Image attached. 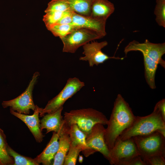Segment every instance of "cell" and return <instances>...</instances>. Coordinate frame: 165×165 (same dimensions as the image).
I'll return each mask as SVG.
<instances>
[{"label": "cell", "instance_id": "cell-19", "mask_svg": "<svg viewBox=\"0 0 165 165\" xmlns=\"http://www.w3.org/2000/svg\"><path fill=\"white\" fill-rule=\"evenodd\" d=\"M65 0L76 13L83 16H90L92 0Z\"/></svg>", "mask_w": 165, "mask_h": 165}, {"label": "cell", "instance_id": "cell-21", "mask_svg": "<svg viewBox=\"0 0 165 165\" xmlns=\"http://www.w3.org/2000/svg\"><path fill=\"white\" fill-rule=\"evenodd\" d=\"M8 154L13 158V165H39L34 159L22 155L18 153L8 145L7 148Z\"/></svg>", "mask_w": 165, "mask_h": 165}, {"label": "cell", "instance_id": "cell-9", "mask_svg": "<svg viewBox=\"0 0 165 165\" xmlns=\"http://www.w3.org/2000/svg\"><path fill=\"white\" fill-rule=\"evenodd\" d=\"M131 51H139L148 57L165 68V61L162 59L165 53V43H154L146 39L143 43L136 40L130 42L125 47L124 52L126 55Z\"/></svg>", "mask_w": 165, "mask_h": 165}, {"label": "cell", "instance_id": "cell-18", "mask_svg": "<svg viewBox=\"0 0 165 165\" xmlns=\"http://www.w3.org/2000/svg\"><path fill=\"white\" fill-rule=\"evenodd\" d=\"M68 132L70 145L82 146L84 149L82 152L85 156L87 157L96 152L87 145L86 141V135L79 129L76 124H72L70 126Z\"/></svg>", "mask_w": 165, "mask_h": 165}, {"label": "cell", "instance_id": "cell-16", "mask_svg": "<svg viewBox=\"0 0 165 165\" xmlns=\"http://www.w3.org/2000/svg\"><path fill=\"white\" fill-rule=\"evenodd\" d=\"M58 133L53 132L50 141L43 151L34 158L39 164L50 165L54 160L59 147Z\"/></svg>", "mask_w": 165, "mask_h": 165}, {"label": "cell", "instance_id": "cell-28", "mask_svg": "<svg viewBox=\"0 0 165 165\" xmlns=\"http://www.w3.org/2000/svg\"><path fill=\"white\" fill-rule=\"evenodd\" d=\"M74 13V12L72 10L63 12L61 18L55 25L71 24L72 21L73 16Z\"/></svg>", "mask_w": 165, "mask_h": 165}, {"label": "cell", "instance_id": "cell-23", "mask_svg": "<svg viewBox=\"0 0 165 165\" xmlns=\"http://www.w3.org/2000/svg\"><path fill=\"white\" fill-rule=\"evenodd\" d=\"M154 10L156 21L158 24L165 28V0H156Z\"/></svg>", "mask_w": 165, "mask_h": 165}, {"label": "cell", "instance_id": "cell-25", "mask_svg": "<svg viewBox=\"0 0 165 165\" xmlns=\"http://www.w3.org/2000/svg\"><path fill=\"white\" fill-rule=\"evenodd\" d=\"M70 10L72 9L65 0H52L48 3L45 12L52 11L64 12Z\"/></svg>", "mask_w": 165, "mask_h": 165}, {"label": "cell", "instance_id": "cell-22", "mask_svg": "<svg viewBox=\"0 0 165 165\" xmlns=\"http://www.w3.org/2000/svg\"><path fill=\"white\" fill-rule=\"evenodd\" d=\"M84 150V148L81 145H70L68 152L65 157L63 165H75L79 153L83 152Z\"/></svg>", "mask_w": 165, "mask_h": 165}, {"label": "cell", "instance_id": "cell-10", "mask_svg": "<svg viewBox=\"0 0 165 165\" xmlns=\"http://www.w3.org/2000/svg\"><path fill=\"white\" fill-rule=\"evenodd\" d=\"M108 44L106 41L101 42H92L86 44L83 46L84 51L82 53L85 56L80 57L79 60L88 61L90 66L93 67L94 65L97 66L102 64L109 59H123L118 57H109L102 52L101 49Z\"/></svg>", "mask_w": 165, "mask_h": 165}, {"label": "cell", "instance_id": "cell-17", "mask_svg": "<svg viewBox=\"0 0 165 165\" xmlns=\"http://www.w3.org/2000/svg\"><path fill=\"white\" fill-rule=\"evenodd\" d=\"M69 127L65 124L64 128L59 134L58 148L54 156L53 165H62L64 164L70 143L68 132Z\"/></svg>", "mask_w": 165, "mask_h": 165}, {"label": "cell", "instance_id": "cell-7", "mask_svg": "<svg viewBox=\"0 0 165 165\" xmlns=\"http://www.w3.org/2000/svg\"><path fill=\"white\" fill-rule=\"evenodd\" d=\"M102 38V36L94 31L79 28L74 29L60 39L63 44V52L74 53L80 46L90 41Z\"/></svg>", "mask_w": 165, "mask_h": 165}, {"label": "cell", "instance_id": "cell-2", "mask_svg": "<svg viewBox=\"0 0 165 165\" xmlns=\"http://www.w3.org/2000/svg\"><path fill=\"white\" fill-rule=\"evenodd\" d=\"M156 131L165 137V121L159 112L153 110L148 115L136 116L131 124L122 133L117 140H123Z\"/></svg>", "mask_w": 165, "mask_h": 165}, {"label": "cell", "instance_id": "cell-8", "mask_svg": "<svg viewBox=\"0 0 165 165\" xmlns=\"http://www.w3.org/2000/svg\"><path fill=\"white\" fill-rule=\"evenodd\" d=\"M140 155L132 138L122 140H117L110 151L111 165H125L134 157Z\"/></svg>", "mask_w": 165, "mask_h": 165}, {"label": "cell", "instance_id": "cell-11", "mask_svg": "<svg viewBox=\"0 0 165 165\" xmlns=\"http://www.w3.org/2000/svg\"><path fill=\"white\" fill-rule=\"evenodd\" d=\"M104 125L100 123L95 124L86 136V141L88 147L95 152L101 153L109 161L110 151L104 139L105 128Z\"/></svg>", "mask_w": 165, "mask_h": 165}, {"label": "cell", "instance_id": "cell-26", "mask_svg": "<svg viewBox=\"0 0 165 165\" xmlns=\"http://www.w3.org/2000/svg\"><path fill=\"white\" fill-rule=\"evenodd\" d=\"M43 20L48 29L55 25L62 16L63 12L59 11H52L45 13Z\"/></svg>", "mask_w": 165, "mask_h": 165}, {"label": "cell", "instance_id": "cell-29", "mask_svg": "<svg viewBox=\"0 0 165 165\" xmlns=\"http://www.w3.org/2000/svg\"><path fill=\"white\" fill-rule=\"evenodd\" d=\"M160 114L165 121V99H163L158 101L154 109Z\"/></svg>", "mask_w": 165, "mask_h": 165}, {"label": "cell", "instance_id": "cell-14", "mask_svg": "<svg viewBox=\"0 0 165 165\" xmlns=\"http://www.w3.org/2000/svg\"><path fill=\"white\" fill-rule=\"evenodd\" d=\"M62 107L55 112L45 114L40 121V129L46 130V134L53 131L59 134L65 126V122L61 112Z\"/></svg>", "mask_w": 165, "mask_h": 165}, {"label": "cell", "instance_id": "cell-27", "mask_svg": "<svg viewBox=\"0 0 165 165\" xmlns=\"http://www.w3.org/2000/svg\"><path fill=\"white\" fill-rule=\"evenodd\" d=\"M142 158L147 165H165V156L157 155Z\"/></svg>", "mask_w": 165, "mask_h": 165}, {"label": "cell", "instance_id": "cell-24", "mask_svg": "<svg viewBox=\"0 0 165 165\" xmlns=\"http://www.w3.org/2000/svg\"><path fill=\"white\" fill-rule=\"evenodd\" d=\"M76 27L71 24H56L48 29L56 37H63L71 32Z\"/></svg>", "mask_w": 165, "mask_h": 165}, {"label": "cell", "instance_id": "cell-30", "mask_svg": "<svg viewBox=\"0 0 165 165\" xmlns=\"http://www.w3.org/2000/svg\"><path fill=\"white\" fill-rule=\"evenodd\" d=\"M125 165H147L142 157L139 155L134 157Z\"/></svg>", "mask_w": 165, "mask_h": 165}, {"label": "cell", "instance_id": "cell-1", "mask_svg": "<svg viewBox=\"0 0 165 165\" xmlns=\"http://www.w3.org/2000/svg\"><path fill=\"white\" fill-rule=\"evenodd\" d=\"M129 104L118 94L105 128L104 139L110 151L119 136L131 124L135 118Z\"/></svg>", "mask_w": 165, "mask_h": 165}, {"label": "cell", "instance_id": "cell-20", "mask_svg": "<svg viewBox=\"0 0 165 165\" xmlns=\"http://www.w3.org/2000/svg\"><path fill=\"white\" fill-rule=\"evenodd\" d=\"M8 145L6 136L0 128V165H12L14 163L13 158L7 152Z\"/></svg>", "mask_w": 165, "mask_h": 165}, {"label": "cell", "instance_id": "cell-6", "mask_svg": "<svg viewBox=\"0 0 165 165\" xmlns=\"http://www.w3.org/2000/svg\"><path fill=\"white\" fill-rule=\"evenodd\" d=\"M39 73L35 72L26 90L16 98L9 101H3L2 105L4 108L10 107V109L18 113L28 115L30 110L34 111L36 105L34 103L32 92Z\"/></svg>", "mask_w": 165, "mask_h": 165}, {"label": "cell", "instance_id": "cell-13", "mask_svg": "<svg viewBox=\"0 0 165 165\" xmlns=\"http://www.w3.org/2000/svg\"><path fill=\"white\" fill-rule=\"evenodd\" d=\"M106 21L97 20L90 16H86L74 13L71 24L77 28H83L94 31L103 37L106 35L105 25Z\"/></svg>", "mask_w": 165, "mask_h": 165}, {"label": "cell", "instance_id": "cell-31", "mask_svg": "<svg viewBox=\"0 0 165 165\" xmlns=\"http://www.w3.org/2000/svg\"><path fill=\"white\" fill-rule=\"evenodd\" d=\"M83 160V157L82 155H79V162L80 163H82Z\"/></svg>", "mask_w": 165, "mask_h": 165}, {"label": "cell", "instance_id": "cell-15", "mask_svg": "<svg viewBox=\"0 0 165 165\" xmlns=\"http://www.w3.org/2000/svg\"><path fill=\"white\" fill-rule=\"evenodd\" d=\"M115 9L114 4L108 0H92L90 16L106 21Z\"/></svg>", "mask_w": 165, "mask_h": 165}, {"label": "cell", "instance_id": "cell-12", "mask_svg": "<svg viewBox=\"0 0 165 165\" xmlns=\"http://www.w3.org/2000/svg\"><path fill=\"white\" fill-rule=\"evenodd\" d=\"M41 108L36 105V108L33 114L28 115L18 113L10 109V113L18 118L27 126L32 133L37 142L42 141L45 136L40 129V121L39 116Z\"/></svg>", "mask_w": 165, "mask_h": 165}, {"label": "cell", "instance_id": "cell-3", "mask_svg": "<svg viewBox=\"0 0 165 165\" xmlns=\"http://www.w3.org/2000/svg\"><path fill=\"white\" fill-rule=\"evenodd\" d=\"M63 118L65 125L68 127L76 124L86 136L96 124L107 125L108 119L101 112L92 108L73 110L65 112Z\"/></svg>", "mask_w": 165, "mask_h": 165}, {"label": "cell", "instance_id": "cell-4", "mask_svg": "<svg viewBox=\"0 0 165 165\" xmlns=\"http://www.w3.org/2000/svg\"><path fill=\"white\" fill-rule=\"evenodd\" d=\"M142 158L154 156H165V137L156 131L132 137Z\"/></svg>", "mask_w": 165, "mask_h": 165}, {"label": "cell", "instance_id": "cell-5", "mask_svg": "<svg viewBox=\"0 0 165 165\" xmlns=\"http://www.w3.org/2000/svg\"><path fill=\"white\" fill-rule=\"evenodd\" d=\"M85 86V83L76 77L70 78L61 91L50 100L44 108H41L39 114L42 117L45 114L53 112L63 107L65 101L71 97Z\"/></svg>", "mask_w": 165, "mask_h": 165}]
</instances>
